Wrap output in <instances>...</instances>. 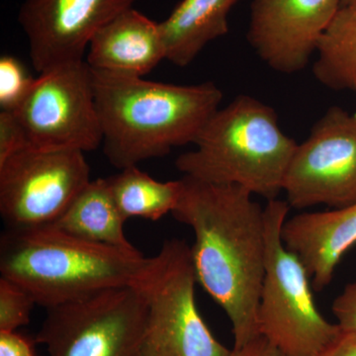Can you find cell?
Segmentation results:
<instances>
[{
	"label": "cell",
	"instance_id": "cell-25",
	"mask_svg": "<svg viewBox=\"0 0 356 356\" xmlns=\"http://www.w3.org/2000/svg\"><path fill=\"white\" fill-rule=\"evenodd\" d=\"M322 356H356V332L341 330V334Z\"/></svg>",
	"mask_w": 356,
	"mask_h": 356
},
{
	"label": "cell",
	"instance_id": "cell-16",
	"mask_svg": "<svg viewBox=\"0 0 356 356\" xmlns=\"http://www.w3.org/2000/svg\"><path fill=\"white\" fill-rule=\"evenodd\" d=\"M125 222L107 178H97L86 185L53 226L88 242L135 250L125 235Z\"/></svg>",
	"mask_w": 356,
	"mask_h": 356
},
{
	"label": "cell",
	"instance_id": "cell-22",
	"mask_svg": "<svg viewBox=\"0 0 356 356\" xmlns=\"http://www.w3.org/2000/svg\"><path fill=\"white\" fill-rule=\"evenodd\" d=\"M332 310L343 331L356 332V281L344 287L334 300Z\"/></svg>",
	"mask_w": 356,
	"mask_h": 356
},
{
	"label": "cell",
	"instance_id": "cell-13",
	"mask_svg": "<svg viewBox=\"0 0 356 356\" xmlns=\"http://www.w3.org/2000/svg\"><path fill=\"white\" fill-rule=\"evenodd\" d=\"M280 235L305 266L313 289L323 291L343 255L356 245V203L295 215L283 222Z\"/></svg>",
	"mask_w": 356,
	"mask_h": 356
},
{
	"label": "cell",
	"instance_id": "cell-8",
	"mask_svg": "<svg viewBox=\"0 0 356 356\" xmlns=\"http://www.w3.org/2000/svg\"><path fill=\"white\" fill-rule=\"evenodd\" d=\"M13 112L34 149L86 153L102 144L92 74L84 60L40 74Z\"/></svg>",
	"mask_w": 356,
	"mask_h": 356
},
{
	"label": "cell",
	"instance_id": "cell-14",
	"mask_svg": "<svg viewBox=\"0 0 356 356\" xmlns=\"http://www.w3.org/2000/svg\"><path fill=\"white\" fill-rule=\"evenodd\" d=\"M91 69L144 77L166 60L159 22L133 7L99 30L88 47Z\"/></svg>",
	"mask_w": 356,
	"mask_h": 356
},
{
	"label": "cell",
	"instance_id": "cell-4",
	"mask_svg": "<svg viewBox=\"0 0 356 356\" xmlns=\"http://www.w3.org/2000/svg\"><path fill=\"white\" fill-rule=\"evenodd\" d=\"M194 145L175 161L184 177L238 185L271 201L283 191L298 143L281 130L273 107L241 95L215 112Z\"/></svg>",
	"mask_w": 356,
	"mask_h": 356
},
{
	"label": "cell",
	"instance_id": "cell-23",
	"mask_svg": "<svg viewBox=\"0 0 356 356\" xmlns=\"http://www.w3.org/2000/svg\"><path fill=\"white\" fill-rule=\"evenodd\" d=\"M0 356H35L29 339L16 332H0Z\"/></svg>",
	"mask_w": 356,
	"mask_h": 356
},
{
	"label": "cell",
	"instance_id": "cell-5",
	"mask_svg": "<svg viewBox=\"0 0 356 356\" xmlns=\"http://www.w3.org/2000/svg\"><path fill=\"white\" fill-rule=\"evenodd\" d=\"M289 209L287 201L278 199L264 208L266 259L257 309L259 334L284 356H322L341 329L318 310L305 266L281 240Z\"/></svg>",
	"mask_w": 356,
	"mask_h": 356
},
{
	"label": "cell",
	"instance_id": "cell-2",
	"mask_svg": "<svg viewBox=\"0 0 356 356\" xmlns=\"http://www.w3.org/2000/svg\"><path fill=\"white\" fill-rule=\"evenodd\" d=\"M90 70L103 152L119 170L194 144L222 99L211 81L177 86Z\"/></svg>",
	"mask_w": 356,
	"mask_h": 356
},
{
	"label": "cell",
	"instance_id": "cell-17",
	"mask_svg": "<svg viewBox=\"0 0 356 356\" xmlns=\"http://www.w3.org/2000/svg\"><path fill=\"white\" fill-rule=\"evenodd\" d=\"M313 74L325 88L356 97V0L341 6L316 50Z\"/></svg>",
	"mask_w": 356,
	"mask_h": 356
},
{
	"label": "cell",
	"instance_id": "cell-1",
	"mask_svg": "<svg viewBox=\"0 0 356 356\" xmlns=\"http://www.w3.org/2000/svg\"><path fill=\"white\" fill-rule=\"evenodd\" d=\"M172 212L195 236L192 259L199 284L228 316L234 348L259 337L257 309L266 273L264 208L238 185L182 178Z\"/></svg>",
	"mask_w": 356,
	"mask_h": 356
},
{
	"label": "cell",
	"instance_id": "cell-19",
	"mask_svg": "<svg viewBox=\"0 0 356 356\" xmlns=\"http://www.w3.org/2000/svg\"><path fill=\"white\" fill-rule=\"evenodd\" d=\"M36 79L13 56L0 58V111H14L25 99Z\"/></svg>",
	"mask_w": 356,
	"mask_h": 356
},
{
	"label": "cell",
	"instance_id": "cell-24",
	"mask_svg": "<svg viewBox=\"0 0 356 356\" xmlns=\"http://www.w3.org/2000/svg\"><path fill=\"white\" fill-rule=\"evenodd\" d=\"M229 356H284L280 350L259 336L242 348H233Z\"/></svg>",
	"mask_w": 356,
	"mask_h": 356
},
{
	"label": "cell",
	"instance_id": "cell-11",
	"mask_svg": "<svg viewBox=\"0 0 356 356\" xmlns=\"http://www.w3.org/2000/svg\"><path fill=\"white\" fill-rule=\"evenodd\" d=\"M136 0H24L18 22L40 74L60 65L83 62L96 33Z\"/></svg>",
	"mask_w": 356,
	"mask_h": 356
},
{
	"label": "cell",
	"instance_id": "cell-15",
	"mask_svg": "<svg viewBox=\"0 0 356 356\" xmlns=\"http://www.w3.org/2000/svg\"><path fill=\"white\" fill-rule=\"evenodd\" d=\"M240 0H181L159 22L166 60L177 67L191 65L203 49L229 32V14Z\"/></svg>",
	"mask_w": 356,
	"mask_h": 356
},
{
	"label": "cell",
	"instance_id": "cell-12",
	"mask_svg": "<svg viewBox=\"0 0 356 356\" xmlns=\"http://www.w3.org/2000/svg\"><path fill=\"white\" fill-rule=\"evenodd\" d=\"M343 0H252L247 39L280 74L305 69Z\"/></svg>",
	"mask_w": 356,
	"mask_h": 356
},
{
	"label": "cell",
	"instance_id": "cell-18",
	"mask_svg": "<svg viewBox=\"0 0 356 356\" xmlns=\"http://www.w3.org/2000/svg\"><path fill=\"white\" fill-rule=\"evenodd\" d=\"M117 207L126 221L130 218L158 221L175 211L182 191V180L159 181L138 166L121 170L107 178Z\"/></svg>",
	"mask_w": 356,
	"mask_h": 356
},
{
	"label": "cell",
	"instance_id": "cell-7",
	"mask_svg": "<svg viewBox=\"0 0 356 356\" xmlns=\"http://www.w3.org/2000/svg\"><path fill=\"white\" fill-rule=\"evenodd\" d=\"M147 322L138 288H112L47 309L36 341L49 356H145Z\"/></svg>",
	"mask_w": 356,
	"mask_h": 356
},
{
	"label": "cell",
	"instance_id": "cell-6",
	"mask_svg": "<svg viewBox=\"0 0 356 356\" xmlns=\"http://www.w3.org/2000/svg\"><path fill=\"white\" fill-rule=\"evenodd\" d=\"M191 247L166 241L133 286L147 307L145 356H229L199 313Z\"/></svg>",
	"mask_w": 356,
	"mask_h": 356
},
{
	"label": "cell",
	"instance_id": "cell-20",
	"mask_svg": "<svg viewBox=\"0 0 356 356\" xmlns=\"http://www.w3.org/2000/svg\"><path fill=\"white\" fill-rule=\"evenodd\" d=\"M36 301L13 281L0 278V332H15L29 324Z\"/></svg>",
	"mask_w": 356,
	"mask_h": 356
},
{
	"label": "cell",
	"instance_id": "cell-3",
	"mask_svg": "<svg viewBox=\"0 0 356 356\" xmlns=\"http://www.w3.org/2000/svg\"><path fill=\"white\" fill-rule=\"evenodd\" d=\"M147 259L137 248L88 242L53 225L6 229L0 238L1 277L24 288L46 309L133 286Z\"/></svg>",
	"mask_w": 356,
	"mask_h": 356
},
{
	"label": "cell",
	"instance_id": "cell-21",
	"mask_svg": "<svg viewBox=\"0 0 356 356\" xmlns=\"http://www.w3.org/2000/svg\"><path fill=\"white\" fill-rule=\"evenodd\" d=\"M29 147L24 130L13 111H0V163Z\"/></svg>",
	"mask_w": 356,
	"mask_h": 356
},
{
	"label": "cell",
	"instance_id": "cell-10",
	"mask_svg": "<svg viewBox=\"0 0 356 356\" xmlns=\"http://www.w3.org/2000/svg\"><path fill=\"white\" fill-rule=\"evenodd\" d=\"M283 191L290 208H341L356 203V112L327 110L298 144Z\"/></svg>",
	"mask_w": 356,
	"mask_h": 356
},
{
	"label": "cell",
	"instance_id": "cell-9",
	"mask_svg": "<svg viewBox=\"0 0 356 356\" xmlns=\"http://www.w3.org/2000/svg\"><path fill=\"white\" fill-rule=\"evenodd\" d=\"M90 181L81 152L21 149L0 163V215L6 229L55 224Z\"/></svg>",
	"mask_w": 356,
	"mask_h": 356
},
{
	"label": "cell",
	"instance_id": "cell-26",
	"mask_svg": "<svg viewBox=\"0 0 356 356\" xmlns=\"http://www.w3.org/2000/svg\"><path fill=\"white\" fill-rule=\"evenodd\" d=\"M355 1V0H343V6H346V4L351 3V2Z\"/></svg>",
	"mask_w": 356,
	"mask_h": 356
}]
</instances>
